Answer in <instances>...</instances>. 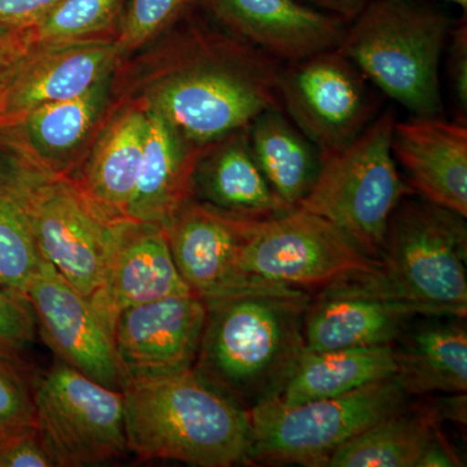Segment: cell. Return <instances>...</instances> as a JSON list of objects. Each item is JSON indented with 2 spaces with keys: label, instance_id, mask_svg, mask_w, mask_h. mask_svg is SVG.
<instances>
[{
  "label": "cell",
  "instance_id": "cell-2",
  "mask_svg": "<svg viewBox=\"0 0 467 467\" xmlns=\"http://www.w3.org/2000/svg\"><path fill=\"white\" fill-rule=\"evenodd\" d=\"M193 368L248 409L281 391L306 349V291L261 285L205 299Z\"/></svg>",
  "mask_w": 467,
  "mask_h": 467
},
{
  "label": "cell",
  "instance_id": "cell-32",
  "mask_svg": "<svg viewBox=\"0 0 467 467\" xmlns=\"http://www.w3.org/2000/svg\"><path fill=\"white\" fill-rule=\"evenodd\" d=\"M36 317L26 297L0 287V350L18 352L32 342Z\"/></svg>",
  "mask_w": 467,
  "mask_h": 467
},
{
  "label": "cell",
  "instance_id": "cell-22",
  "mask_svg": "<svg viewBox=\"0 0 467 467\" xmlns=\"http://www.w3.org/2000/svg\"><path fill=\"white\" fill-rule=\"evenodd\" d=\"M193 198L232 216L264 220L292 211L254 158L248 128L205 150L193 175Z\"/></svg>",
  "mask_w": 467,
  "mask_h": 467
},
{
  "label": "cell",
  "instance_id": "cell-5",
  "mask_svg": "<svg viewBox=\"0 0 467 467\" xmlns=\"http://www.w3.org/2000/svg\"><path fill=\"white\" fill-rule=\"evenodd\" d=\"M396 112L386 109L348 146L321 156V169L297 208L342 230L356 245L379 259L395 209L416 195L391 150Z\"/></svg>",
  "mask_w": 467,
  "mask_h": 467
},
{
  "label": "cell",
  "instance_id": "cell-38",
  "mask_svg": "<svg viewBox=\"0 0 467 467\" xmlns=\"http://www.w3.org/2000/svg\"><path fill=\"white\" fill-rule=\"evenodd\" d=\"M444 2L454 3V5H460L461 8H467V0H444Z\"/></svg>",
  "mask_w": 467,
  "mask_h": 467
},
{
  "label": "cell",
  "instance_id": "cell-10",
  "mask_svg": "<svg viewBox=\"0 0 467 467\" xmlns=\"http://www.w3.org/2000/svg\"><path fill=\"white\" fill-rule=\"evenodd\" d=\"M34 420L55 466L97 465L128 451L124 393L58 358L34 379Z\"/></svg>",
  "mask_w": 467,
  "mask_h": 467
},
{
  "label": "cell",
  "instance_id": "cell-16",
  "mask_svg": "<svg viewBox=\"0 0 467 467\" xmlns=\"http://www.w3.org/2000/svg\"><path fill=\"white\" fill-rule=\"evenodd\" d=\"M186 292L192 291L175 266L164 226L130 218L112 223L103 281L90 297L110 334L122 310Z\"/></svg>",
  "mask_w": 467,
  "mask_h": 467
},
{
  "label": "cell",
  "instance_id": "cell-17",
  "mask_svg": "<svg viewBox=\"0 0 467 467\" xmlns=\"http://www.w3.org/2000/svg\"><path fill=\"white\" fill-rule=\"evenodd\" d=\"M250 221L192 198L162 225L175 266L193 294L205 300L270 285L247 281L239 272V250Z\"/></svg>",
  "mask_w": 467,
  "mask_h": 467
},
{
  "label": "cell",
  "instance_id": "cell-23",
  "mask_svg": "<svg viewBox=\"0 0 467 467\" xmlns=\"http://www.w3.org/2000/svg\"><path fill=\"white\" fill-rule=\"evenodd\" d=\"M146 109L142 162L128 218L164 225L193 198V175L208 149L187 142L167 119Z\"/></svg>",
  "mask_w": 467,
  "mask_h": 467
},
{
  "label": "cell",
  "instance_id": "cell-20",
  "mask_svg": "<svg viewBox=\"0 0 467 467\" xmlns=\"http://www.w3.org/2000/svg\"><path fill=\"white\" fill-rule=\"evenodd\" d=\"M391 150L414 193L467 216V125L445 117L396 119Z\"/></svg>",
  "mask_w": 467,
  "mask_h": 467
},
{
  "label": "cell",
  "instance_id": "cell-25",
  "mask_svg": "<svg viewBox=\"0 0 467 467\" xmlns=\"http://www.w3.org/2000/svg\"><path fill=\"white\" fill-rule=\"evenodd\" d=\"M393 346L398 364L396 377L409 396L466 393L465 325L459 322L420 324L409 327Z\"/></svg>",
  "mask_w": 467,
  "mask_h": 467
},
{
  "label": "cell",
  "instance_id": "cell-18",
  "mask_svg": "<svg viewBox=\"0 0 467 467\" xmlns=\"http://www.w3.org/2000/svg\"><path fill=\"white\" fill-rule=\"evenodd\" d=\"M227 33L281 63L337 47L347 23L299 0H199Z\"/></svg>",
  "mask_w": 467,
  "mask_h": 467
},
{
  "label": "cell",
  "instance_id": "cell-13",
  "mask_svg": "<svg viewBox=\"0 0 467 467\" xmlns=\"http://www.w3.org/2000/svg\"><path fill=\"white\" fill-rule=\"evenodd\" d=\"M43 340L58 359L95 382L122 391L125 377L112 334L90 299L41 259L26 292Z\"/></svg>",
  "mask_w": 467,
  "mask_h": 467
},
{
  "label": "cell",
  "instance_id": "cell-9",
  "mask_svg": "<svg viewBox=\"0 0 467 467\" xmlns=\"http://www.w3.org/2000/svg\"><path fill=\"white\" fill-rule=\"evenodd\" d=\"M238 265L241 275L254 284L306 291L376 272L378 260L330 221L295 208L281 216L250 221Z\"/></svg>",
  "mask_w": 467,
  "mask_h": 467
},
{
  "label": "cell",
  "instance_id": "cell-11",
  "mask_svg": "<svg viewBox=\"0 0 467 467\" xmlns=\"http://www.w3.org/2000/svg\"><path fill=\"white\" fill-rule=\"evenodd\" d=\"M282 109L322 155L356 140L379 115L376 88L339 47L282 64Z\"/></svg>",
  "mask_w": 467,
  "mask_h": 467
},
{
  "label": "cell",
  "instance_id": "cell-1",
  "mask_svg": "<svg viewBox=\"0 0 467 467\" xmlns=\"http://www.w3.org/2000/svg\"><path fill=\"white\" fill-rule=\"evenodd\" d=\"M167 67L143 103L187 142L209 149L250 128L266 110L282 109L281 61L226 32L193 26L175 41Z\"/></svg>",
  "mask_w": 467,
  "mask_h": 467
},
{
  "label": "cell",
  "instance_id": "cell-12",
  "mask_svg": "<svg viewBox=\"0 0 467 467\" xmlns=\"http://www.w3.org/2000/svg\"><path fill=\"white\" fill-rule=\"evenodd\" d=\"M417 317L430 310L395 296L373 273L326 285L304 318L306 347L312 350L362 348L395 344Z\"/></svg>",
  "mask_w": 467,
  "mask_h": 467
},
{
  "label": "cell",
  "instance_id": "cell-14",
  "mask_svg": "<svg viewBox=\"0 0 467 467\" xmlns=\"http://www.w3.org/2000/svg\"><path fill=\"white\" fill-rule=\"evenodd\" d=\"M205 317V301L193 292L122 310L113 326L112 337L125 383L192 368Z\"/></svg>",
  "mask_w": 467,
  "mask_h": 467
},
{
  "label": "cell",
  "instance_id": "cell-4",
  "mask_svg": "<svg viewBox=\"0 0 467 467\" xmlns=\"http://www.w3.org/2000/svg\"><path fill=\"white\" fill-rule=\"evenodd\" d=\"M451 30L444 14L414 0H370L337 47L410 116L445 117L441 60Z\"/></svg>",
  "mask_w": 467,
  "mask_h": 467
},
{
  "label": "cell",
  "instance_id": "cell-15",
  "mask_svg": "<svg viewBox=\"0 0 467 467\" xmlns=\"http://www.w3.org/2000/svg\"><path fill=\"white\" fill-rule=\"evenodd\" d=\"M112 78L0 125V147L43 173L72 177L106 122Z\"/></svg>",
  "mask_w": 467,
  "mask_h": 467
},
{
  "label": "cell",
  "instance_id": "cell-21",
  "mask_svg": "<svg viewBox=\"0 0 467 467\" xmlns=\"http://www.w3.org/2000/svg\"><path fill=\"white\" fill-rule=\"evenodd\" d=\"M146 130L143 100L126 104L104 122L84 161L70 177L110 223L128 218Z\"/></svg>",
  "mask_w": 467,
  "mask_h": 467
},
{
  "label": "cell",
  "instance_id": "cell-29",
  "mask_svg": "<svg viewBox=\"0 0 467 467\" xmlns=\"http://www.w3.org/2000/svg\"><path fill=\"white\" fill-rule=\"evenodd\" d=\"M41 259L26 216L0 186V287L26 297Z\"/></svg>",
  "mask_w": 467,
  "mask_h": 467
},
{
  "label": "cell",
  "instance_id": "cell-26",
  "mask_svg": "<svg viewBox=\"0 0 467 467\" xmlns=\"http://www.w3.org/2000/svg\"><path fill=\"white\" fill-rule=\"evenodd\" d=\"M254 158L278 198L297 208L321 169V152L284 110H266L248 128Z\"/></svg>",
  "mask_w": 467,
  "mask_h": 467
},
{
  "label": "cell",
  "instance_id": "cell-34",
  "mask_svg": "<svg viewBox=\"0 0 467 467\" xmlns=\"http://www.w3.org/2000/svg\"><path fill=\"white\" fill-rule=\"evenodd\" d=\"M32 50L26 29H0V101L23 58Z\"/></svg>",
  "mask_w": 467,
  "mask_h": 467
},
{
  "label": "cell",
  "instance_id": "cell-8",
  "mask_svg": "<svg viewBox=\"0 0 467 467\" xmlns=\"http://www.w3.org/2000/svg\"><path fill=\"white\" fill-rule=\"evenodd\" d=\"M398 377L335 398L285 404L266 399L248 409L250 462L326 466L337 448L408 404Z\"/></svg>",
  "mask_w": 467,
  "mask_h": 467
},
{
  "label": "cell",
  "instance_id": "cell-19",
  "mask_svg": "<svg viewBox=\"0 0 467 467\" xmlns=\"http://www.w3.org/2000/svg\"><path fill=\"white\" fill-rule=\"evenodd\" d=\"M119 57L113 38L32 47L0 101V125L85 94L113 76Z\"/></svg>",
  "mask_w": 467,
  "mask_h": 467
},
{
  "label": "cell",
  "instance_id": "cell-28",
  "mask_svg": "<svg viewBox=\"0 0 467 467\" xmlns=\"http://www.w3.org/2000/svg\"><path fill=\"white\" fill-rule=\"evenodd\" d=\"M126 0H58L26 30L32 47L115 39Z\"/></svg>",
  "mask_w": 467,
  "mask_h": 467
},
{
  "label": "cell",
  "instance_id": "cell-3",
  "mask_svg": "<svg viewBox=\"0 0 467 467\" xmlns=\"http://www.w3.org/2000/svg\"><path fill=\"white\" fill-rule=\"evenodd\" d=\"M128 451L202 467L250 462L248 409L195 368L125 383Z\"/></svg>",
  "mask_w": 467,
  "mask_h": 467
},
{
  "label": "cell",
  "instance_id": "cell-7",
  "mask_svg": "<svg viewBox=\"0 0 467 467\" xmlns=\"http://www.w3.org/2000/svg\"><path fill=\"white\" fill-rule=\"evenodd\" d=\"M0 186L26 216L43 259L90 299L103 281L113 223L72 178L43 173L2 147Z\"/></svg>",
  "mask_w": 467,
  "mask_h": 467
},
{
  "label": "cell",
  "instance_id": "cell-33",
  "mask_svg": "<svg viewBox=\"0 0 467 467\" xmlns=\"http://www.w3.org/2000/svg\"><path fill=\"white\" fill-rule=\"evenodd\" d=\"M448 77L456 106V121L467 125V24L461 21L451 30Z\"/></svg>",
  "mask_w": 467,
  "mask_h": 467
},
{
  "label": "cell",
  "instance_id": "cell-27",
  "mask_svg": "<svg viewBox=\"0 0 467 467\" xmlns=\"http://www.w3.org/2000/svg\"><path fill=\"white\" fill-rule=\"evenodd\" d=\"M438 413L404 407L378 420L334 451L327 467H417L438 434Z\"/></svg>",
  "mask_w": 467,
  "mask_h": 467
},
{
  "label": "cell",
  "instance_id": "cell-36",
  "mask_svg": "<svg viewBox=\"0 0 467 467\" xmlns=\"http://www.w3.org/2000/svg\"><path fill=\"white\" fill-rule=\"evenodd\" d=\"M461 459L457 456L456 451L451 450L447 441L442 438L441 432L435 435L429 447L426 448L425 453L420 457L417 467H450L461 466Z\"/></svg>",
  "mask_w": 467,
  "mask_h": 467
},
{
  "label": "cell",
  "instance_id": "cell-30",
  "mask_svg": "<svg viewBox=\"0 0 467 467\" xmlns=\"http://www.w3.org/2000/svg\"><path fill=\"white\" fill-rule=\"evenodd\" d=\"M195 5L199 0H126L115 36L119 57L158 38Z\"/></svg>",
  "mask_w": 467,
  "mask_h": 467
},
{
  "label": "cell",
  "instance_id": "cell-31",
  "mask_svg": "<svg viewBox=\"0 0 467 467\" xmlns=\"http://www.w3.org/2000/svg\"><path fill=\"white\" fill-rule=\"evenodd\" d=\"M34 379L17 352L0 350V436L36 429Z\"/></svg>",
  "mask_w": 467,
  "mask_h": 467
},
{
  "label": "cell",
  "instance_id": "cell-37",
  "mask_svg": "<svg viewBox=\"0 0 467 467\" xmlns=\"http://www.w3.org/2000/svg\"><path fill=\"white\" fill-rule=\"evenodd\" d=\"M319 11L342 18L347 24L358 16L370 0H306Z\"/></svg>",
  "mask_w": 467,
  "mask_h": 467
},
{
  "label": "cell",
  "instance_id": "cell-35",
  "mask_svg": "<svg viewBox=\"0 0 467 467\" xmlns=\"http://www.w3.org/2000/svg\"><path fill=\"white\" fill-rule=\"evenodd\" d=\"M58 0H0V29H23L33 26Z\"/></svg>",
  "mask_w": 467,
  "mask_h": 467
},
{
  "label": "cell",
  "instance_id": "cell-24",
  "mask_svg": "<svg viewBox=\"0 0 467 467\" xmlns=\"http://www.w3.org/2000/svg\"><path fill=\"white\" fill-rule=\"evenodd\" d=\"M396 373L393 344L330 350L306 347L275 398L290 405L335 398Z\"/></svg>",
  "mask_w": 467,
  "mask_h": 467
},
{
  "label": "cell",
  "instance_id": "cell-6",
  "mask_svg": "<svg viewBox=\"0 0 467 467\" xmlns=\"http://www.w3.org/2000/svg\"><path fill=\"white\" fill-rule=\"evenodd\" d=\"M466 217L408 196L389 218L374 276L435 317L467 315Z\"/></svg>",
  "mask_w": 467,
  "mask_h": 467
}]
</instances>
